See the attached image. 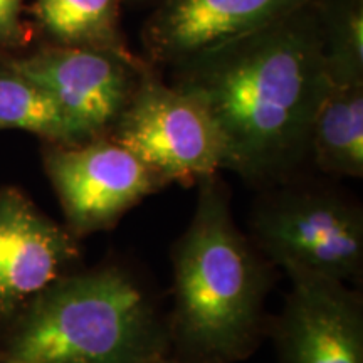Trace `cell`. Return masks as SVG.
Instances as JSON below:
<instances>
[{
  "label": "cell",
  "instance_id": "obj_1",
  "mask_svg": "<svg viewBox=\"0 0 363 363\" xmlns=\"http://www.w3.org/2000/svg\"><path fill=\"white\" fill-rule=\"evenodd\" d=\"M174 86L214 121L224 169L254 185L286 182L308 158L330 86L316 2L180 62Z\"/></svg>",
  "mask_w": 363,
  "mask_h": 363
},
{
  "label": "cell",
  "instance_id": "obj_2",
  "mask_svg": "<svg viewBox=\"0 0 363 363\" xmlns=\"http://www.w3.org/2000/svg\"><path fill=\"white\" fill-rule=\"evenodd\" d=\"M195 211L172 249L170 353L187 363H238L264 328L271 262L235 225L224 182L199 180Z\"/></svg>",
  "mask_w": 363,
  "mask_h": 363
},
{
  "label": "cell",
  "instance_id": "obj_3",
  "mask_svg": "<svg viewBox=\"0 0 363 363\" xmlns=\"http://www.w3.org/2000/svg\"><path fill=\"white\" fill-rule=\"evenodd\" d=\"M170 353L167 325L116 266L61 276L13 316L0 363H155Z\"/></svg>",
  "mask_w": 363,
  "mask_h": 363
},
{
  "label": "cell",
  "instance_id": "obj_4",
  "mask_svg": "<svg viewBox=\"0 0 363 363\" xmlns=\"http://www.w3.org/2000/svg\"><path fill=\"white\" fill-rule=\"evenodd\" d=\"M251 239L266 261L343 283L363 272V211L330 189H274L256 203Z\"/></svg>",
  "mask_w": 363,
  "mask_h": 363
},
{
  "label": "cell",
  "instance_id": "obj_5",
  "mask_svg": "<svg viewBox=\"0 0 363 363\" xmlns=\"http://www.w3.org/2000/svg\"><path fill=\"white\" fill-rule=\"evenodd\" d=\"M108 138L143 162L162 185L194 184L224 169V143L207 111L147 71Z\"/></svg>",
  "mask_w": 363,
  "mask_h": 363
},
{
  "label": "cell",
  "instance_id": "obj_6",
  "mask_svg": "<svg viewBox=\"0 0 363 363\" xmlns=\"http://www.w3.org/2000/svg\"><path fill=\"white\" fill-rule=\"evenodd\" d=\"M44 165L72 235L111 229L131 207L163 187L143 162L108 136L54 145Z\"/></svg>",
  "mask_w": 363,
  "mask_h": 363
},
{
  "label": "cell",
  "instance_id": "obj_7",
  "mask_svg": "<svg viewBox=\"0 0 363 363\" xmlns=\"http://www.w3.org/2000/svg\"><path fill=\"white\" fill-rule=\"evenodd\" d=\"M6 66L48 91L84 142L108 136L143 71L130 54L57 44Z\"/></svg>",
  "mask_w": 363,
  "mask_h": 363
},
{
  "label": "cell",
  "instance_id": "obj_8",
  "mask_svg": "<svg viewBox=\"0 0 363 363\" xmlns=\"http://www.w3.org/2000/svg\"><path fill=\"white\" fill-rule=\"evenodd\" d=\"M272 321L278 363H363V303L348 283L303 269Z\"/></svg>",
  "mask_w": 363,
  "mask_h": 363
},
{
  "label": "cell",
  "instance_id": "obj_9",
  "mask_svg": "<svg viewBox=\"0 0 363 363\" xmlns=\"http://www.w3.org/2000/svg\"><path fill=\"white\" fill-rule=\"evenodd\" d=\"M78 257L76 235L21 190H0V316L11 318Z\"/></svg>",
  "mask_w": 363,
  "mask_h": 363
},
{
  "label": "cell",
  "instance_id": "obj_10",
  "mask_svg": "<svg viewBox=\"0 0 363 363\" xmlns=\"http://www.w3.org/2000/svg\"><path fill=\"white\" fill-rule=\"evenodd\" d=\"M308 2L311 0H162L145 24V45L155 61L177 66Z\"/></svg>",
  "mask_w": 363,
  "mask_h": 363
},
{
  "label": "cell",
  "instance_id": "obj_11",
  "mask_svg": "<svg viewBox=\"0 0 363 363\" xmlns=\"http://www.w3.org/2000/svg\"><path fill=\"white\" fill-rule=\"evenodd\" d=\"M308 158L325 174L362 179L363 83H330L313 120Z\"/></svg>",
  "mask_w": 363,
  "mask_h": 363
},
{
  "label": "cell",
  "instance_id": "obj_12",
  "mask_svg": "<svg viewBox=\"0 0 363 363\" xmlns=\"http://www.w3.org/2000/svg\"><path fill=\"white\" fill-rule=\"evenodd\" d=\"M121 0H38L35 13L57 45L126 51L120 34Z\"/></svg>",
  "mask_w": 363,
  "mask_h": 363
},
{
  "label": "cell",
  "instance_id": "obj_13",
  "mask_svg": "<svg viewBox=\"0 0 363 363\" xmlns=\"http://www.w3.org/2000/svg\"><path fill=\"white\" fill-rule=\"evenodd\" d=\"M2 128L29 131L54 145L84 142L48 91L7 66L0 69V130Z\"/></svg>",
  "mask_w": 363,
  "mask_h": 363
},
{
  "label": "cell",
  "instance_id": "obj_14",
  "mask_svg": "<svg viewBox=\"0 0 363 363\" xmlns=\"http://www.w3.org/2000/svg\"><path fill=\"white\" fill-rule=\"evenodd\" d=\"M315 2L330 83H363V0Z\"/></svg>",
  "mask_w": 363,
  "mask_h": 363
},
{
  "label": "cell",
  "instance_id": "obj_15",
  "mask_svg": "<svg viewBox=\"0 0 363 363\" xmlns=\"http://www.w3.org/2000/svg\"><path fill=\"white\" fill-rule=\"evenodd\" d=\"M22 2L24 0H0V45H17L24 39Z\"/></svg>",
  "mask_w": 363,
  "mask_h": 363
},
{
  "label": "cell",
  "instance_id": "obj_16",
  "mask_svg": "<svg viewBox=\"0 0 363 363\" xmlns=\"http://www.w3.org/2000/svg\"><path fill=\"white\" fill-rule=\"evenodd\" d=\"M155 363H187V362H184V360H180V358H177V357H174L172 355V353H167L165 357H162L160 360H157Z\"/></svg>",
  "mask_w": 363,
  "mask_h": 363
}]
</instances>
